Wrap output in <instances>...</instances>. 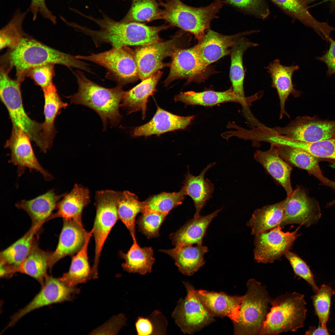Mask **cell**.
Returning <instances> with one entry per match:
<instances>
[{
    "instance_id": "obj_40",
    "label": "cell",
    "mask_w": 335,
    "mask_h": 335,
    "mask_svg": "<svg viewBox=\"0 0 335 335\" xmlns=\"http://www.w3.org/2000/svg\"><path fill=\"white\" fill-rule=\"evenodd\" d=\"M34 243L29 255L16 268L15 273L20 272L35 279L42 286L43 284L51 253L43 251Z\"/></svg>"
},
{
    "instance_id": "obj_41",
    "label": "cell",
    "mask_w": 335,
    "mask_h": 335,
    "mask_svg": "<svg viewBox=\"0 0 335 335\" xmlns=\"http://www.w3.org/2000/svg\"><path fill=\"white\" fill-rule=\"evenodd\" d=\"M159 5L156 0H132L129 10L121 21L142 23L161 19Z\"/></svg>"
},
{
    "instance_id": "obj_51",
    "label": "cell",
    "mask_w": 335,
    "mask_h": 335,
    "mask_svg": "<svg viewBox=\"0 0 335 335\" xmlns=\"http://www.w3.org/2000/svg\"><path fill=\"white\" fill-rule=\"evenodd\" d=\"M29 9L32 14L33 20H36L39 14L44 18L50 20L53 24L56 23V17L48 8L45 0H31Z\"/></svg>"
},
{
    "instance_id": "obj_5",
    "label": "cell",
    "mask_w": 335,
    "mask_h": 335,
    "mask_svg": "<svg viewBox=\"0 0 335 335\" xmlns=\"http://www.w3.org/2000/svg\"><path fill=\"white\" fill-rule=\"evenodd\" d=\"M246 287L237 322L233 323L234 333L236 335H260L273 299L266 286L254 279L248 281Z\"/></svg>"
},
{
    "instance_id": "obj_56",
    "label": "cell",
    "mask_w": 335,
    "mask_h": 335,
    "mask_svg": "<svg viewBox=\"0 0 335 335\" xmlns=\"http://www.w3.org/2000/svg\"><path fill=\"white\" fill-rule=\"evenodd\" d=\"M159 0V2H160V1H164V0Z\"/></svg>"
},
{
    "instance_id": "obj_52",
    "label": "cell",
    "mask_w": 335,
    "mask_h": 335,
    "mask_svg": "<svg viewBox=\"0 0 335 335\" xmlns=\"http://www.w3.org/2000/svg\"><path fill=\"white\" fill-rule=\"evenodd\" d=\"M330 43L329 47L325 54L316 58L326 65L327 74L329 76L333 74L335 75V41L333 40Z\"/></svg>"
},
{
    "instance_id": "obj_11",
    "label": "cell",
    "mask_w": 335,
    "mask_h": 335,
    "mask_svg": "<svg viewBox=\"0 0 335 335\" xmlns=\"http://www.w3.org/2000/svg\"><path fill=\"white\" fill-rule=\"evenodd\" d=\"M268 129L291 139L307 142L335 139V121L321 120L316 117L298 116L285 127Z\"/></svg>"
},
{
    "instance_id": "obj_58",
    "label": "cell",
    "mask_w": 335,
    "mask_h": 335,
    "mask_svg": "<svg viewBox=\"0 0 335 335\" xmlns=\"http://www.w3.org/2000/svg\"></svg>"
},
{
    "instance_id": "obj_10",
    "label": "cell",
    "mask_w": 335,
    "mask_h": 335,
    "mask_svg": "<svg viewBox=\"0 0 335 335\" xmlns=\"http://www.w3.org/2000/svg\"><path fill=\"white\" fill-rule=\"evenodd\" d=\"M183 283L187 295L178 301L172 317L184 333L193 334L213 322L214 317L202 303L194 287L187 282Z\"/></svg>"
},
{
    "instance_id": "obj_20",
    "label": "cell",
    "mask_w": 335,
    "mask_h": 335,
    "mask_svg": "<svg viewBox=\"0 0 335 335\" xmlns=\"http://www.w3.org/2000/svg\"><path fill=\"white\" fill-rule=\"evenodd\" d=\"M194 115L181 116L173 114L157 106L156 112L149 122L136 127L134 137L159 136L164 133L185 129L194 119Z\"/></svg>"
},
{
    "instance_id": "obj_54",
    "label": "cell",
    "mask_w": 335,
    "mask_h": 335,
    "mask_svg": "<svg viewBox=\"0 0 335 335\" xmlns=\"http://www.w3.org/2000/svg\"><path fill=\"white\" fill-rule=\"evenodd\" d=\"M308 4L312 2L316 1L318 0H306ZM328 2L329 3V7L330 13H333L335 12V0H323L321 1L318 4H322L324 3Z\"/></svg>"
},
{
    "instance_id": "obj_49",
    "label": "cell",
    "mask_w": 335,
    "mask_h": 335,
    "mask_svg": "<svg viewBox=\"0 0 335 335\" xmlns=\"http://www.w3.org/2000/svg\"><path fill=\"white\" fill-rule=\"evenodd\" d=\"M219 0L262 19L266 18L270 13L263 0Z\"/></svg>"
},
{
    "instance_id": "obj_32",
    "label": "cell",
    "mask_w": 335,
    "mask_h": 335,
    "mask_svg": "<svg viewBox=\"0 0 335 335\" xmlns=\"http://www.w3.org/2000/svg\"><path fill=\"white\" fill-rule=\"evenodd\" d=\"M215 163H212L208 165L198 176H194L189 172L185 176L182 189L186 195H189L193 201L195 208L193 217L200 215L202 209L212 197L214 186L210 180L205 179L204 176L206 172Z\"/></svg>"
},
{
    "instance_id": "obj_1",
    "label": "cell",
    "mask_w": 335,
    "mask_h": 335,
    "mask_svg": "<svg viewBox=\"0 0 335 335\" xmlns=\"http://www.w3.org/2000/svg\"><path fill=\"white\" fill-rule=\"evenodd\" d=\"M6 56L10 67L15 68L19 82L31 69L47 64H58L92 73L88 64L76 56L60 51L25 35Z\"/></svg>"
},
{
    "instance_id": "obj_6",
    "label": "cell",
    "mask_w": 335,
    "mask_h": 335,
    "mask_svg": "<svg viewBox=\"0 0 335 335\" xmlns=\"http://www.w3.org/2000/svg\"><path fill=\"white\" fill-rule=\"evenodd\" d=\"M169 27L165 25L151 26L142 23L117 21L110 18L102 26L101 37L104 43L113 47L142 46L160 41V32Z\"/></svg>"
},
{
    "instance_id": "obj_19",
    "label": "cell",
    "mask_w": 335,
    "mask_h": 335,
    "mask_svg": "<svg viewBox=\"0 0 335 335\" xmlns=\"http://www.w3.org/2000/svg\"><path fill=\"white\" fill-rule=\"evenodd\" d=\"M264 68L270 75L272 87L276 89L278 93L280 102L279 119H281L284 115L290 118L286 111L285 105L290 94L295 97L301 95V92L294 88L292 81L293 74L299 69V67L293 64L290 66H284L281 64L279 59H277Z\"/></svg>"
},
{
    "instance_id": "obj_36",
    "label": "cell",
    "mask_w": 335,
    "mask_h": 335,
    "mask_svg": "<svg viewBox=\"0 0 335 335\" xmlns=\"http://www.w3.org/2000/svg\"><path fill=\"white\" fill-rule=\"evenodd\" d=\"M285 200L256 209L247 223L255 235L280 225L284 217Z\"/></svg>"
},
{
    "instance_id": "obj_44",
    "label": "cell",
    "mask_w": 335,
    "mask_h": 335,
    "mask_svg": "<svg viewBox=\"0 0 335 335\" xmlns=\"http://www.w3.org/2000/svg\"><path fill=\"white\" fill-rule=\"evenodd\" d=\"M168 322L166 317L158 310H155L148 317H139L135 323L139 335L164 334Z\"/></svg>"
},
{
    "instance_id": "obj_22",
    "label": "cell",
    "mask_w": 335,
    "mask_h": 335,
    "mask_svg": "<svg viewBox=\"0 0 335 335\" xmlns=\"http://www.w3.org/2000/svg\"><path fill=\"white\" fill-rule=\"evenodd\" d=\"M86 232L83 225L64 220L58 244L50 255L49 268L51 269L61 259L77 252L85 243Z\"/></svg>"
},
{
    "instance_id": "obj_53",
    "label": "cell",
    "mask_w": 335,
    "mask_h": 335,
    "mask_svg": "<svg viewBox=\"0 0 335 335\" xmlns=\"http://www.w3.org/2000/svg\"><path fill=\"white\" fill-rule=\"evenodd\" d=\"M307 335H329L326 325L319 324L317 328L314 326H310L308 329L305 333Z\"/></svg>"
},
{
    "instance_id": "obj_13",
    "label": "cell",
    "mask_w": 335,
    "mask_h": 335,
    "mask_svg": "<svg viewBox=\"0 0 335 335\" xmlns=\"http://www.w3.org/2000/svg\"><path fill=\"white\" fill-rule=\"evenodd\" d=\"M79 292L78 289L66 285L59 278L47 275L38 293L28 304L11 317V321L4 330L14 326L31 311L44 306L70 300L73 295Z\"/></svg>"
},
{
    "instance_id": "obj_46",
    "label": "cell",
    "mask_w": 335,
    "mask_h": 335,
    "mask_svg": "<svg viewBox=\"0 0 335 335\" xmlns=\"http://www.w3.org/2000/svg\"><path fill=\"white\" fill-rule=\"evenodd\" d=\"M168 213H143L137 221L139 231L148 239L157 237L160 227Z\"/></svg>"
},
{
    "instance_id": "obj_18",
    "label": "cell",
    "mask_w": 335,
    "mask_h": 335,
    "mask_svg": "<svg viewBox=\"0 0 335 335\" xmlns=\"http://www.w3.org/2000/svg\"><path fill=\"white\" fill-rule=\"evenodd\" d=\"M256 32V30H252L226 35L208 29L194 46L196 51L203 66L207 68L210 64L230 53L239 37Z\"/></svg>"
},
{
    "instance_id": "obj_27",
    "label": "cell",
    "mask_w": 335,
    "mask_h": 335,
    "mask_svg": "<svg viewBox=\"0 0 335 335\" xmlns=\"http://www.w3.org/2000/svg\"><path fill=\"white\" fill-rule=\"evenodd\" d=\"M221 209H217L207 215L193 217L187 221L169 235L172 244L175 246L202 245L208 226Z\"/></svg>"
},
{
    "instance_id": "obj_16",
    "label": "cell",
    "mask_w": 335,
    "mask_h": 335,
    "mask_svg": "<svg viewBox=\"0 0 335 335\" xmlns=\"http://www.w3.org/2000/svg\"><path fill=\"white\" fill-rule=\"evenodd\" d=\"M285 200L284 217L281 227L297 224L308 227L316 223L320 219L321 214L318 206L300 187L293 190Z\"/></svg>"
},
{
    "instance_id": "obj_31",
    "label": "cell",
    "mask_w": 335,
    "mask_h": 335,
    "mask_svg": "<svg viewBox=\"0 0 335 335\" xmlns=\"http://www.w3.org/2000/svg\"><path fill=\"white\" fill-rule=\"evenodd\" d=\"M65 193L57 195L51 189L36 198L29 200H23L15 204L16 208L22 209L29 216L32 225H41L49 219L53 211L56 208L60 200Z\"/></svg>"
},
{
    "instance_id": "obj_33",
    "label": "cell",
    "mask_w": 335,
    "mask_h": 335,
    "mask_svg": "<svg viewBox=\"0 0 335 335\" xmlns=\"http://www.w3.org/2000/svg\"><path fill=\"white\" fill-rule=\"evenodd\" d=\"M286 13L299 20L305 26L314 30L320 37L328 33L330 25L327 22H321L316 19L309 11L306 0H270Z\"/></svg>"
},
{
    "instance_id": "obj_4",
    "label": "cell",
    "mask_w": 335,
    "mask_h": 335,
    "mask_svg": "<svg viewBox=\"0 0 335 335\" xmlns=\"http://www.w3.org/2000/svg\"><path fill=\"white\" fill-rule=\"evenodd\" d=\"M304 295L287 293L273 299L260 335L296 332L304 326L307 309Z\"/></svg>"
},
{
    "instance_id": "obj_12",
    "label": "cell",
    "mask_w": 335,
    "mask_h": 335,
    "mask_svg": "<svg viewBox=\"0 0 335 335\" xmlns=\"http://www.w3.org/2000/svg\"><path fill=\"white\" fill-rule=\"evenodd\" d=\"M293 232H284L280 225L255 236L254 259L257 263H271L278 260L291 248L299 236L301 226Z\"/></svg>"
},
{
    "instance_id": "obj_17",
    "label": "cell",
    "mask_w": 335,
    "mask_h": 335,
    "mask_svg": "<svg viewBox=\"0 0 335 335\" xmlns=\"http://www.w3.org/2000/svg\"><path fill=\"white\" fill-rule=\"evenodd\" d=\"M171 56L169 73L164 83L166 86L178 79L199 83L206 77L207 68L202 64L194 46L186 49L177 48Z\"/></svg>"
},
{
    "instance_id": "obj_29",
    "label": "cell",
    "mask_w": 335,
    "mask_h": 335,
    "mask_svg": "<svg viewBox=\"0 0 335 335\" xmlns=\"http://www.w3.org/2000/svg\"><path fill=\"white\" fill-rule=\"evenodd\" d=\"M44 98V121L42 123V135L45 153L51 147L56 133L55 121L67 104L62 101L55 86L52 84L42 89Z\"/></svg>"
},
{
    "instance_id": "obj_47",
    "label": "cell",
    "mask_w": 335,
    "mask_h": 335,
    "mask_svg": "<svg viewBox=\"0 0 335 335\" xmlns=\"http://www.w3.org/2000/svg\"><path fill=\"white\" fill-rule=\"evenodd\" d=\"M293 147L306 150L316 157L335 160V139L314 142L295 140Z\"/></svg>"
},
{
    "instance_id": "obj_26",
    "label": "cell",
    "mask_w": 335,
    "mask_h": 335,
    "mask_svg": "<svg viewBox=\"0 0 335 335\" xmlns=\"http://www.w3.org/2000/svg\"><path fill=\"white\" fill-rule=\"evenodd\" d=\"M254 158L281 185L287 195L293 192L291 181L292 168L280 156L275 146L271 145L270 148L266 151L257 150Z\"/></svg>"
},
{
    "instance_id": "obj_28",
    "label": "cell",
    "mask_w": 335,
    "mask_h": 335,
    "mask_svg": "<svg viewBox=\"0 0 335 335\" xmlns=\"http://www.w3.org/2000/svg\"><path fill=\"white\" fill-rule=\"evenodd\" d=\"M172 249H161L160 251L171 257L179 271L183 275L191 276L204 264L205 254L208 247L202 245L175 246Z\"/></svg>"
},
{
    "instance_id": "obj_37",
    "label": "cell",
    "mask_w": 335,
    "mask_h": 335,
    "mask_svg": "<svg viewBox=\"0 0 335 335\" xmlns=\"http://www.w3.org/2000/svg\"><path fill=\"white\" fill-rule=\"evenodd\" d=\"M274 145L280 156L288 163L306 170L324 184L329 182L330 180L323 175L316 157L309 152L287 146Z\"/></svg>"
},
{
    "instance_id": "obj_8",
    "label": "cell",
    "mask_w": 335,
    "mask_h": 335,
    "mask_svg": "<svg viewBox=\"0 0 335 335\" xmlns=\"http://www.w3.org/2000/svg\"><path fill=\"white\" fill-rule=\"evenodd\" d=\"M120 191L112 190L97 191L95 195L96 215L92 230L95 242L92 278H97L98 266L105 242L118 219L117 204Z\"/></svg>"
},
{
    "instance_id": "obj_34",
    "label": "cell",
    "mask_w": 335,
    "mask_h": 335,
    "mask_svg": "<svg viewBox=\"0 0 335 335\" xmlns=\"http://www.w3.org/2000/svg\"><path fill=\"white\" fill-rule=\"evenodd\" d=\"M93 235L92 230L86 231L85 243L81 249L72 258L69 271L59 278L63 283L70 287H74L86 282L92 278V270L88 261V249Z\"/></svg>"
},
{
    "instance_id": "obj_39",
    "label": "cell",
    "mask_w": 335,
    "mask_h": 335,
    "mask_svg": "<svg viewBox=\"0 0 335 335\" xmlns=\"http://www.w3.org/2000/svg\"><path fill=\"white\" fill-rule=\"evenodd\" d=\"M145 201H139L137 196L129 191L120 192L117 204L118 218L130 232L133 241H136L135 234V221L137 215L142 213Z\"/></svg>"
},
{
    "instance_id": "obj_24",
    "label": "cell",
    "mask_w": 335,
    "mask_h": 335,
    "mask_svg": "<svg viewBox=\"0 0 335 335\" xmlns=\"http://www.w3.org/2000/svg\"><path fill=\"white\" fill-rule=\"evenodd\" d=\"M258 45V44L251 42L243 36H242L238 39L230 53V75L232 87L235 94L242 101L243 108L251 106L252 103L257 100V97L255 94L249 97L245 96L243 88L245 74L243 56L244 52L248 48Z\"/></svg>"
},
{
    "instance_id": "obj_25",
    "label": "cell",
    "mask_w": 335,
    "mask_h": 335,
    "mask_svg": "<svg viewBox=\"0 0 335 335\" xmlns=\"http://www.w3.org/2000/svg\"><path fill=\"white\" fill-rule=\"evenodd\" d=\"M90 202V191L81 184H75L69 193H65L57 206V212L50 218L60 217L72 220L83 225L82 214L83 209Z\"/></svg>"
},
{
    "instance_id": "obj_14",
    "label": "cell",
    "mask_w": 335,
    "mask_h": 335,
    "mask_svg": "<svg viewBox=\"0 0 335 335\" xmlns=\"http://www.w3.org/2000/svg\"><path fill=\"white\" fill-rule=\"evenodd\" d=\"M31 140L21 128L12 126L11 136L7 140L5 148L10 150V159L8 162L17 167L18 175L20 176L28 168L30 170L38 172L47 181L53 179L52 175L44 169L39 163L34 152Z\"/></svg>"
},
{
    "instance_id": "obj_48",
    "label": "cell",
    "mask_w": 335,
    "mask_h": 335,
    "mask_svg": "<svg viewBox=\"0 0 335 335\" xmlns=\"http://www.w3.org/2000/svg\"><path fill=\"white\" fill-rule=\"evenodd\" d=\"M284 256L289 261L295 277L306 281L311 287L314 293H317L319 288L315 283L314 275L306 263L296 253L289 250Z\"/></svg>"
},
{
    "instance_id": "obj_50",
    "label": "cell",
    "mask_w": 335,
    "mask_h": 335,
    "mask_svg": "<svg viewBox=\"0 0 335 335\" xmlns=\"http://www.w3.org/2000/svg\"><path fill=\"white\" fill-rule=\"evenodd\" d=\"M28 73L42 89L53 84L54 64H47L35 67L31 69Z\"/></svg>"
},
{
    "instance_id": "obj_2",
    "label": "cell",
    "mask_w": 335,
    "mask_h": 335,
    "mask_svg": "<svg viewBox=\"0 0 335 335\" xmlns=\"http://www.w3.org/2000/svg\"><path fill=\"white\" fill-rule=\"evenodd\" d=\"M74 74L78 90L67 98L72 103L85 105L96 112L102 120L105 129L108 122L112 126L117 125L122 119L119 109L126 92L122 86L106 88L90 80L80 70L74 71Z\"/></svg>"
},
{
    "instance_id": "obj_30",
    "label": "cell",
    "mask_w": 335,
    "mask_h": 335,
    "mask_svg": "<svg viewBox=\"0 0 335 335\" xmlns=\"http://www.w3.org/2000/svg\"><path fill=\"white\" fill-rule=\"evenodd\" d=\"M162 75V73L159 71L126 92L120 106L125 109L128 114L141 111L142 118L144 119L148 99L156 91L157 85Z\"/></svg>"
},
{
    "instance_id": "obj_9",
    "label": "cell",
    "mask_w": 335,
    "mask_h": 335,
    "mask_svg": "<svg viewBox=\"0 0 335 335\" xmlns=\"http://www.w3.org/2000/svg\"><path fill=\"white\" fill-rule=\"evenodd\" d=\"M76 58L96 63L105 68L106 79L123 85L139 77L134 53L127 46L113 47L107 51L89 56L77 55Z\"/></svg>"
},
{
    "instance_id": "obj_21",
    "label": "cell",
    "mask_w": 335,
    "mask_h": 335,
    "mask_svg": "<svg viewBox=\"0 0 335 335\" xmlns=\"http://www.w3.org/2000/svg\"><path fill=\"white\" fill-rule=\"evenodd\" d=\"M199 298L208 311L214 317H227L237 322L241 305L245 298L242 296H232L223 292L197 290Z\"/></svg>"
},
{
    "instance_id": "obj_23",
    "label": "cell",
    "mask_w": 335,
    "mask_h": 335,
    "mask_svg": "<svg viewBox=\"0 0 335 335\" xmlns=\"http://www.w3.org/2000/svg\"><path fill=\"white\" fill-rule=\"evenodd\" d=\"M41 225H33L21 238L0 253V272L10 276L29 254L34 243V236Z\"/></svg>"
},
{
    "instance_id": "obj_35",
    "label": "cell",
    "mask_w": 335,
    "mask_h": 335,
    "mask_svg": "<svg viewBox=\"0 0 335 335\" xmlns=\"http://www.w3.org/2000/svg\"><path fill=\"white\" fill-rule=\"evenodd\" d=\"M174 100L186 105L212 106L222 103L234 102L243 106L242 101L235 94L232 87L222 92L208 90L199 92H181L176 96Z\"/></svg>"
},
{
    "instance_id": "obj_55",
    "label": "cell",
    "mask_w": 335,
    "mask_h": 335,
    "mask_svg": "<svg viewBox=\"0 0 335 335\" xmlns=\"http://www.w3.org/2000/svg\"><path fill=\"white\" fill-rule=\"evenodd\" d=\"M327 185L331 187L335 190V181H329V182L326 184ZM335 204V199L333 201L329 203L328 206H331Z\"/></svg>"
},
{
    "instance_id": "obj_45",
    "label": "cell",
    "mask_w": 335,
    "mask_h": 335,
    "mask_svg": "<svg viewBox=\"0 0 335 335\" xmlns=\"http://www.w3.org/2000/svg\"><path fill=\"white\" fill-rule=\"evenodd\" d=\"M335 294L334 291L330 287L323 284L318 292L311 297L319 324L326 325L330 315L331 298Z\"/></svg>"
},
{
    "instance_id": "obj_38",
    "label": "cell",
    "mask_w": 335,
    "mask_h": 335,
    "mask_svg": "<svg viewBox=\"0 0 335 335\" xmlns=\"http://www.w3.org/2000/svg\"><path fill=\"white\" fill-rule=\"evenodd\" d=\"M120 255L125 260L122 264L124 270L141 275L151 272L155 261L152 247L141 248L134 241L127 253L121 251Z\"/></svg>"
},
{
    "instance_id": "obj_57",
    "label": "cell",
    "mask_w": 335,
    "mask_h": 335,
    "mask_svg": "<svg viewBox=\"0 0 335 335\" xmlns=\"http://www.w3.org/2000/svg\"><path fill=\"white\" fill-rule=\"evenodd\" d=\"M334 291H335V290H334Z\"/></svg>"
},
{
    "instance_id": "obj_42",
    "label": "cell",
    "mask_w": 335,
    "mask_h": 335,
    "mask_svg": "<svg viewBox=\"0 0 335 335\" xmlns=\"http://www.w3.org/2000/svg\"><path fill=\"white\" fill-rule=\"evenodd\" d=\"M185 195L182 189L178 192H163L155 195L145 201V208L142 213L150 212L168 213L182 203Z\"/></svg>"
},
{
    "instance_id": "obj_15",
    "label": "cell",
    "mask_w": 335,
    "mask_h": 335,
    "mask_svg": "<svg viewBox=\"0 0 335 335\" xmlns=\"http://www.w3.org/2000/svg\"><path fill=\"white\" fill-rule=\"evenodd\" d=\"M178 37L164 42L159 41L141 46L134 53L139 74L143 80L166 67L163 62L167 57L171 56L178 47Z\"/></svg>"
},
{
    "instance_id": "obj_43",
    "label": "cell",
    "mask_w": 335,
    "mask_h": 335,
    "mask_svg": "<svg viewBox=\"0 0 335 335\" xmlns=\"http://www.w3.org/2000/svg\"><path fill=\"white\" fill-rule=\"evenodd\" d=\"M28 9L22 12L20 9L16 11L8 24L0 30V50L9 47L14 48L25 35L22 28L24 20L29 11Z\"/></svg>"
},
{
    "instance_id": "obj_7",
    "label": "cell",
    "mask_w": 335,
    "mask_h": 335,
    "mask_svg": "<svg viewBox=\"0 0 335 335\" xmlns=\"http://www.w3.org/2000/svg\"><path fill=\"white\" fill-rule=\"evenodd\" d=\"M0 95L8 110L13 126L24 131L31 141L44 153L42 123L32 119L28 116L23 106L20 82L11 79L2 68L0 71Z\"/></svg>"
},
{
    "instance_id": "obj_3",
    "label": "cell",
    "mask_w": 335,
    "mask_h": 335,
    "mask_svg": "<svg viewBox=\"0 0 335 335\" xmlns=\"http://www.w3.org/2000/svg\"><path fill=\"white\" fill-rule=\"evenodd\" d=\"M159 4L162 7L161 19L192 34L198 41L205 35L212 20L218 18L217 14L223 5L219 0L200 7L188 6L181 0H164Z\"/></svg>"
}]
</instances>
